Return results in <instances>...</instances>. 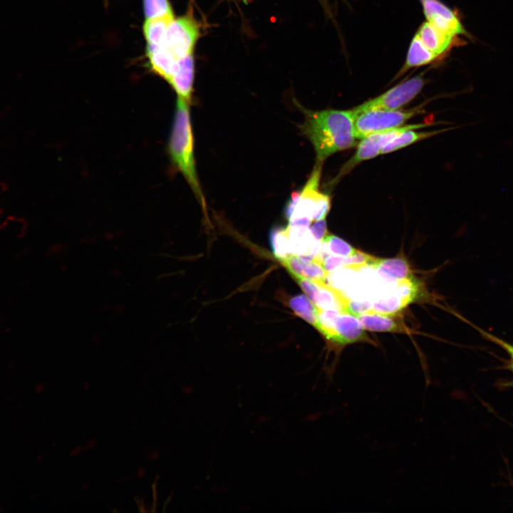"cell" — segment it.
<instances>
[{
  "instance_id": "1",
  "label": "cell",
  "mask_w": 513,
  "mask_h": 513,
  "mask_svg": "<svg viewBox=\"0 0 513 513\" xmlns=\"http://www.w3.org/2000/svg\"><path fill=\"white\" fill-rule=\"evenodd\" d=\"M303 110L300 130L312 144L316 162H323L331 155L357 145L352 109Z\"/></svg>"
},
{
  "instance_id": "2",
  "label": "cell",
  "mask_w": 513,
  "mask_h": 513,
  "mask_svg": "<svg viewBox=\"0 0 513 513\" xmlns=\"http://www.w3.org/2000/svg\"><path fill=\"white\" fill-rule=\"evenodd\" d=\"M189 105V102L177 98L175 118L169 141V152L172 161L182 172L204 209V198L195 169L194 138Z\"/></svg>"
},
{
  "instance_id": "3",
  "label": "cell",
  "mask_w": 513,
  "mask_h": 513,
  "mask_svg": "<svg viewBox=\"0 0 513 513\" xmlns=\"http://www.w3.org/2000/svg\"><path fill=\"white\" fill-rule=\"evenodd\" d=\"M316 328L336 347L369 341L359 318L348 312L318 309Z\"/></svg>"
},
{
  "instance_id": "4",
  "label": "cell",
  "mask_w": 513,
  "mask_h": 513,
  "mask_svg": "<svg viewBox=\"0 0 513 513\" xmlns=\"http://www.w3.org/2000/svg\"><path fill=\"white\" fill-rule=\"evenodd\" d=\"M323 162H316L306 183L296 191V202L288 220L306 218L311 221L325 219L331 208V199L319 190Z\"/></svg>"
},
{
  "instance_id": "5",
  "label": "cell",
  "mask_w": 513,
  "mask_h": 513,
  "mask_svg": "<svg viewBox=\"0 0 513 513\" xmlns=\"http://www.w3.org/2000/svg\"><path fill=\"white\" fill-rule=\"evenodd\" d=\"M427 81L423 73L412 77L371 98L352 110L356 116L372 110H398L412 101L423 90Z\"/></svg>"
},
{
  "instance_id": "6",
  "label": "cell",
  "mask_w": 513,
  "mask_h": 513,
  "mask_svg": "<svg viewBox=\"0 0 513 513\" xmlns=\"http://www.w3.org/2000/svg\"><path fill=\"white\" fill-rule=\"evenodd\" d=\"M420 108L409 110H372L360 113L355 118V134L358 140L373 133L404 125L420 113Z\"/></svg>"
},
{
  "instance_id": "7",
  "label": "cell",
  "mask_w": 513,
  "mask_h": 513,
  "mask_svg": "<svg viewBox=\"0 0 513 513\" xmlns=\"http://www.w3.org/2000/svg\"><path fill=\"white\" fill-rule=\"evenodd\" d=\"M428 125V123L405 125L377 132L361 139L357 144L353 155L342 166L336 179H341L362 162L380 155L382 149L404 131L410 129H422Z\"/></svg>"
},
{
  "instance_id": "8",
  "label": "cell",
  "mask_w": 513,
  "mask_h": 513,
  "mask_svg": "<svg viewBox=\"0 0 513 513\" xmlns=\"http://www.w3.org/2000/svg\"><path fill=\"white\" fill-rule=\"evenodd\" d=\"M200 36V24L190 14L174 19L169 24L163 46L180 60L193 53Z\"/></svg>"
},
{
  "instance_id": "9",
  "label": "cell",
  "mask_w": 513,
  "mask_h": 513,
  "mask_svg": "<svg viewBox=\"0 0 513 513\" xmlns=\"http://www.w3.org/2000/svg\"><path fill=\"white\" fill-rule=\"evenodd\" d=\"M419 1L427 21L450 34L457 36H467V31L457 13L442 1Z\"/></svg>"
},
{
  "instance_id": "10",
  "label": "cell",
  "mask_w": 513,
  "mask_h": 513,
  "mask_svg": "<svg viewBox=\"0 0 513 513\" xmlns=\"http://www.w3.org/2000/svg\"><path fill=\"white\" fill-rule=\"evenodd\" d=\"M415 35L439 60L444 58L452 47L461 44L459 36L450 34L427 21L420 25Z\"/></svg>"
},
{
  "instance_id": "11",
  "label": "cell",
  "mask_w": 513,
  "mask_h": 513,
  "mask_svg": "<svg viewBox=\"0 0 513 513\" xmlns=\"http://www.w3.org/2000/svg\"><path fill=\"white\" fill-rule=\"evenodd\" d=\"M280 261L295 279L305 278L325 281L328 274L322 264L309 255L290 254Z\"/></svg>"
},
{
  "instance_id": "12",
  "label": "cell",
  "mask_w": 513,
  "mask_h": 513,
  "mask_svg": "<svg viewBox=\"0 0 513 513\" xmlns=\"http://www.w3.org/2000/svg\"><path fill=\"white\" fill-rule=\"evenodd\" d=\"M193 53L179 60L178 65L169 83L177 93V97L190 103L194 83Z\"/></svg>"
},
{
  "instance_id": "13",
  "label": "cell",
  "mask_w": 513,
  "mask_h": 513,
  "mask_svg": "<svg viewBox=\"0 0 513 513\" xmlns=\"http://www.w3.org/2000/svg\"><path fill=\"white\" fill-rule=\"evenodd\" d=\"M147 55L150 68L169 83L176 71L179 60L165 46L147 49Z\"/></svg>"
},
{
  "instance_id": "14",
  "label": "cell",
  "mask_w": 513,
  "mask_h": 513,
  "mask_svg": "<svg viewBox=\"0 0 513 513\" xmlns=\"http://www.w3.org/2000/svg\"><path fill=\"white\" fill-rule=\"evenodd\" d=\"M438 60L439 58L422 43L417 35H415L410 43L405 63L394 80L410 69L427 66Z\"/></svg>"
},
{
  "instance_id": "15",
  "label": "cell",
  "mask_w": 513,
  "mask_h": 513,
  "mask_svg": "<svg viewBox=\"0 0 513 513\" xmlns=\"http://www.w3.org/2000/svg\"><path fill=\"white\" fill-rule=\"evenodd\" d=\"M388 281H401L411 277L409 266L403 259H382L375 258L368 265Z\"/></svg>"
},
{
  "instance_id": "16",
  "label": "cell",
  "mask_w": 513,
  "mask_h": 513,
  "mask_svg": "<svg viewBox=\"0 0 513 513\" xmlns=\"http://www.w3.org/2000/svg\"><path fill=\"white\" fill-rule=\"evenodd\" d=\"M175 18H156L145 19L142 31L147 43V49L163 46L170 23Z\"/></svg>"
},
{
  "instance_id": "17",
  "label": "cell",
  "mask_w": 513,
  "mask_h": 513,
  "mask_svg": "<svg viewBox=\"0 0 513 513\" xmlns=\"http://www.w3.org/2000/svg\"><path fill=\"white\" fill-rule=\"evenodd\" d=\"M454 128L432 130V131H416L418 129H410L404 131L399 136L396 137L388 142L381 150L380 155L388 154L396 150L408 147L415 142L437 135L441 133L450 130Z\"/></svg>"
},
{
  "instance_id": "18",
  "label": "cell",
  "mask_w": 513,
  "mask_h": 513,
  "mask_svg": "<svg viewBox=\"0 0 513 513\" xmlns=\"http://www.w3.org/2000/svg\"><path fill=\"white\" fill-rule=\"evenodd\" d=\"M358 318L364 329L372 331L404 332V329L387 314L371 309L361 314Z\"/></svg>"
},
{
  "instance_id": "19",
  "label": "cell",
  "mask_w": 513,
  "mask_h": 513,
  "mask_svg": "<svg viewBox=\"0 0 513 513\" xmlns=\"http://www.w3.org/2000/svg\"><path fill=\"white\" fill-rule=\"evenodd\" d=\"M289 305L297 316L316 327L318 309L306 296L299 294L293 296L289 299Z\"/></svg>"
},
{
  "instance_id": "20",
  "label": "cell",
  "mask_w": 513,
  "mask_h": 513,
  "mask_svg": "<svg viewBox=\"0 0 513 513\" xmlns=\"http://www.w3.org/2000/svg\"><path fill=\"white\" fill-rule=\"evenodd\" d=\"M269 242L274 256L280 261L291 254L286 227L272 228L269 232Z\"/></svg>"
},
{
  "instance_id": "21",
  "label": "cell",
  "mask_w": 513,
  "mask_h": 513,
  "mask_svg": "<svg viewBox=\"0 0 513 513\" xmlns=\"http://www.w3.org/2000/svg\"><path fill=\"white\" fill-rule=\"evenodd\" d=\"M356 249L352 247L341 238L334 235L328 234L321 242L318 253L333 254L335 255L348 257L356 252ZM317 253V254H318Z\"/></svg>"
},
{
  "instance_id": "22",
  "label": "cell",
  "mask_w": 513,
  "mask_h": 513,
  "mask_svg": "<svg viewBox=\"0 0 513 513\" xmlns=\"http://www.w3.org/2000/svg\"><path fill=\"white\" fill-rule=\"evenodd\" d=\"M145 19L156 18H175L169 0H143Z\"/></svg>"
},
{
  "instance_id": "23",
  "label": "cell",
  "mask_w": 513,
  "mask_h": 513,
  "mask_svg": "<svg viewBox=\"0 0 513 513\" xmlns=\"http://www.w3.org/2000/svg\"><path fill=\"white\" fill-rule=\"evenodd\" d=\"M480 332L488 340L496 343L501 348H502L509 356V367L513 373V345L487 332L486 331L479 329ZM513 385V383H512Z\"/></svg>"
},
{
  "instance_id": "24",
  "label": "cell",
  "mask_w": 513,
  "mask_h": 513,
  "mask_svg": "<svg viewBox=\"0 0 513 513\" xmlns=\"http://www.w3.org/2000/svg\"><path fill=\"white\" fill-rule=\"evenodd\" d=\"M309 229L314 238L318 242H322L328 235L325 219L314 221L311 227H309Z\"/></svg>"
},
{
  "instance_id": "25",
  "label": "cell",
  "mask_w": 513,
  "mask_h": 513,
  "mask_svg": "<svg viewBox=\"0 0 513 513\" xmlns=\"http://www.w3.org/2000/svg\"><path fill=\"white\" fill-rule=\"evenodd\" d=\"M242 1H243L244 2L247 3V2H249L251 0H242Z\"/></svg>"
}]
</instances>
